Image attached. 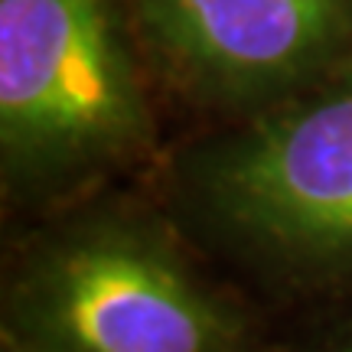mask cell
Segmentation results:
<instances>
[{"instance_id":"1","label":"cell","mask_w":352,"mask_h":352,"mask_svg":"<svg viewBox=\"0 0 352 352\" xmlns=\"http://www.w3.org/2000/svg\"><path fill=\"white\" fill-rule=\"evenodd\" d=\"M0 327L36 352H287L202 267L166 206L114 186L16 241Z\"/></svg>"},{"instance_id":"3","label":"cell","mask_w":352,"mask_h":352,"mask_svg":"<svg viewBox=\"0 0 352 352\" xmlns=\"http://www.w3.org/2000/svg\"><path fill=\"white\" fill-rule=\"evenodd\" d=\"M131 0H0V186L43 215L160 153Z\"/></svg>"},{"instance_id":"4","label":"cell","mask_w":352,"mask_h":352,"mask_svg":"<svg viewBox=\"0 0 352 352\" xmlns=\"http://www.w3.org/2000/svg\"><path fill=\"white\" fill-rule=\"evenodd\" d=\"M157 98L228 124L352 69V0H131Z\"/></svg>"},{"instance_id":"6","label":"cell","mask_w":352,"mask_h":352,"mask_svg":"<svg viewBox=\"0 0 352 352\" xmlns=\"http://www.w3.org/2000/svg\"><path fill=\"white\" fill-rule=\"evenodd\" d=\"M0 352H36L30 342H23L16 333H10V329L0 327Z\"/></svg>"},{"instance_id":"2","label":"cell","mask_w":352,"mask_h":352,"mask_svg":"<svg viewBox=\"0 0 352 352\" xmlns=\"http://www.w3.org/2000/svg\"><path fill=\"white\" fill-rule=\"evenodd\" d=\"M192 241L287 294L352 290V69L212 124L160 164Z\"/></svg>"},{"instance_id":"5","label":"cell","mask_w":352,"mask_h":352,"mask_svg":"<svg viewBox=\"0 0 352 352\" xmlns=\"http://www.w3.org/2000/svg\"><path fill=\"white\" fill-rule=\"evenodd\" d=\"M294 352H352V310L336 316L323 329H316L314 336Z\"/></svg>"}]
</instances>
